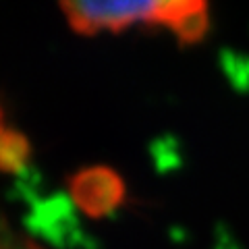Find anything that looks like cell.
Listing matches in <instances>:
<instances>
[{
  "instance_id": "5b68a950",
  "label": "cell",
  "mask_w": 249,
  "mask_h": 249,
  "mask_svg": "<svg viewBox=\"0 0 249 249\" xmlns=\"http://www.w3.org/2000/svg\"><path fill=\"white\" fill-rule=\"evenodd\" d=\"M0 131H2V112H0Z\"/></svg>"
},
{
  "instance_id": "3957f363",
  "label": "cell",
  "mask_w": 249,
  "mask_h": 249,
  "mask_svg": "<svg viewBox=\"0 0 249 249\" xmlns=\"http://www.w3.org/2000/svg\"><path fill=\"white\" fill-rule=\"evenodd\" d=\"M31 156V145L27 137L19 131H0V173H19L25 168Z\"/></svg>"
},
{
  "instance_id": "6da1fadb",
  "label": "cell",
  "mask_w": 249,
  "mask_h": 249,
  "mask_svg": "<svg viewBox=\"0 0 249 249\" xmlns=\"http://www.w3.org/2000/svg\"><path fill=\"white\" fill-rule=\"evenodd\" d=\"M60 6L79 34L162 25L181 42L191 44L208 29L206 0H60Z\"/></svg>"
},
{
  "instance_id": "277c9868",
  "label": "cell",
  "mask_w": 249,
  "mask_h": 249,
  "mask_svg": "<svg viewBox=\"0 0 249 249\" xmlns=\"http://www.w3.org/2000/svg\"><path fill=\"white\" fill-rule=\"evenodd\" d=\"M0 249H37L29 243V241H15V239H0Z\"/></svg>"
},
{
  "instance_id": "7a4b0ae2",
  "label": "cell",
  "mask_w": 249,
  "mask_h": 249,
  "mask_svg": "<svg viewBox=\"0 0 249 249\" xmlns=\"http://www.w3.org/2000/svg\"><path fill=\"white\" fill-rule=\"evenodd\" d=\"M69 193L85 216L104 218L124 201V183L112 168L89 166L71 177Z\"/></svg>"
}]
</instances>
